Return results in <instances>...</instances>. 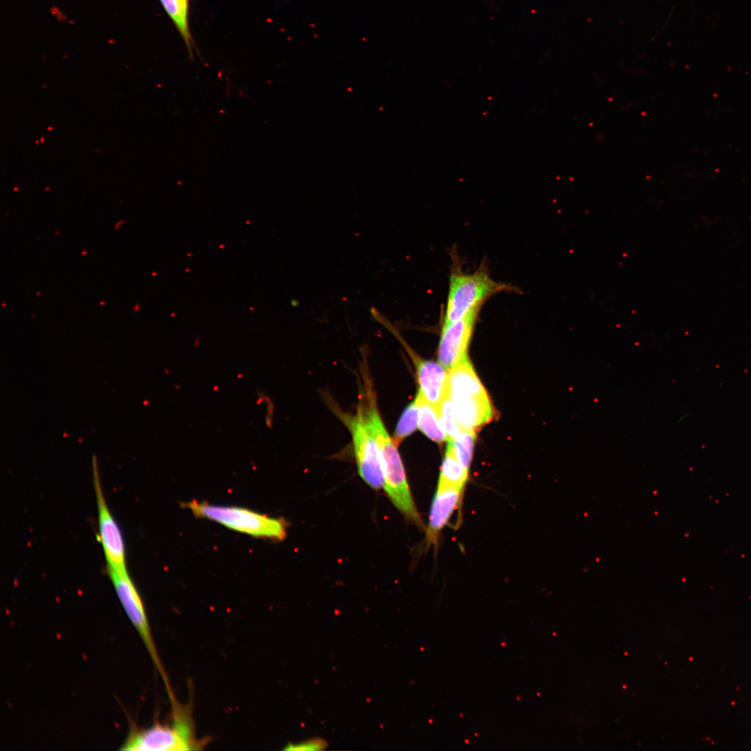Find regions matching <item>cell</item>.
<instances>
[{
	"label": "cell",
	"instance_id": "6da1fadb",
	"mask_svg": "<svg viewBox=\"0 0 751 751\" xmlns=\"http://www.w3.org/2000/svg\"><path fill=\"white\" fill-rule=\"evenodd\" d=\"M365 414L378 446L383 471V488L394 506L418 527L423 523L414 503L398 445L389 435L380 417L376 399L368 389L362 401Z\"/></svg>",
	"mask_w": 751,
	"mask_h": 751
},
{
	"label": "cell",
	"instance_id": "7a4b0ae2",
	"mask_svg": "<svg viewBox=\"0 0 751 751\" xmlns=\"http://www.w3.org/2000/svg\"><path fill=\"white\" fill-rule=\"evenodd\" d=\"M171 716L169 723L155 722L147 728L134 725L120 750L131 751H181L202 750L209 739H200L195 733L192 712L175 695L170 699Z\"/></svg>",
	"mask_w": 751,
	"mask_h": 751
},
{
	"label": "cell",
	"instance_id": "3957f363",
	"mask_svg": "<svg viewBox=\"0 0 751 751\" xmlns=\"http://www.w3.org/2000/svg\"><path fill=\"white\" fill-rule=\"evenodd\" d=\"M517 291L510 284L493 280L484 263L471 273L463 272L455 264L449 276L444 323L458 321L471 311L481 309L486 300L499 293Z\"/></svg>",
	"mask_w": 751,
	"mask_h": 751
},
{
	"label": "cell",
	"instance_id": "277c9868",
	"mask_svg": "<svg viewBox=\"0 0 751 751\" xmlns=\"http://www.w3.org/2000/svg\"><path fill=\"white\" fill-rule=\"evenodd\" d=\"M448 394L462 430H473L494 416L490 398L469 360L449 371Z\"/></svg>",
	"mask_w": 751,
	"mask_h": 751
},
{
	"label": "cell",
	"instance_id": "5b68a950",
	"mask_svg": "<svg viewBox=\"0 0 751 751\" xmlns=\"http://www.w3.org/2000/svg\"><path fill=\"white\" fill-rule=\"evenodd\" d=\"M196 517L207 518L254 537L283 540L288 524L283 518L269 517L236 506H223L193 500L184 503Z\"/></svg>",
	"mask_w": 751,
	"mask_h": 751
},
{
	"label": "cell",
	"instance_id": "8992f818",
	"mask_svg": "<svg viewBox=\"0 0 751 751\" xmlns=\"http://www.w3.org/2000/svg\"><path fill=\"white\" fill-rule=\"evenodd\" d=\"M334 411L350 431L360 477L374 490L383 487L384 477L379 449L368 423L362 401L355 414L339 410Z\"/></svg>",
	"mask_w": 751,
	"mask_h": 751
},
{
	"label": "cell",
	"instance_id": "52a82bcc",
	"mask_svg": "<svg viewBox=\"0 0 751 751\" xmlns=\"http://www.w3.org/2000/svg\"><path fill=\"white\" fill-rule=\"evenodd\" d=\"M107 570L125 613L143 642L154 666L163 678L167 691L170 690L168 678L158 654L145 606L137 588L127 570Z\"/></svg>",
	"mask_w": 751,
	"mask_h": 751
},
{
	"label": "cell",
	"instance_id": "ba28073f",
	"mask_svg": "<svg viewBox=\"0 0 751 751\" xmlns=\"http://www.w3.org/2000/svg\"><path fill=\"white\" fill-rule=\"evenodd\" d=\"M99 540L103 547L107 568L126 570L125 549L120 528L111 515L104 496L96 460L92 461Z\"/></svg>",
	"mask_w": 751,
	"mask_h": 751
},
{
	"label": "cell",
	"instance_id": "9c48e42d",
	"mask_svg": "<svg viewBox=\"0 0 751 751\" xmlns=\"http://www.w3.org/2000/svg\"><path fill=\"white\" fill-rule=\"evenodd\" d=\"M480 309L471 311L458 321L443 324L438 360L448 371L468 359L467 349Z\"/></svg>",
	"mask_w": 751,
	"mask_h": 751
},
{
	"label": "cell",
	"instance_id": "30bf717a",
	"mask_svg": "<svg viewBox=\"0 0 751 751\" xmlns=\"http://www.w3.org/2000/svg\"><path fill=\"white\" fill-rule=\"evenodd\" d=\"M409 353L416 369L417 394L438 407L448 395L449 371L439 363L423 360L412 351Z\"/></svg>",
	"mask_w": 751,
	"mask_h": 751
},
{
	"label": "cell",
	"instance_id": "8fae6325",
	"mask_svg": "<svg viewBox=\"0 0 751 751\" xmlns=\"http://www.w3.org/2000/svg\"><path fill=\"white\" fill-rule=\"evenodd\" d=\"M463 490L458 488L437 489L434 495L426 529V542L435 544L441 530L446 524L456 509Z\"/></svg>",
	"mask_w": 751,
	"mask_h": 751
},
{
	"label": "cell",
	"instance_id": "7c38bea8",
	"mask_svg": "<svg viewBox=\"0 0 751 751\" xmlns=\"http://www.w3.org/2000/svg\"><path fill=\"white\" fill-rule=\"evenodd\" d=\"M419 407V430L430 439L442 443L448 440L439 417L438 407L427 402L418 394L416 397Z\"/></svg>",
	"mask_w": 751,
	"mask_h": 751
},
{
	"label": "cell",
	"instance_id": "4fadbf2b",
	"mask_svg": "<svg viewBox=\"0 0 751 751\" xmlns=\"http://www.w3.org/2000/svg\"><path fill=\"white\" fill-rule=\"evenodd\" d=\"M466 471L456 459L451 448L447 445L442 462L437 489L458 488L464 490L468 479Z\"/></svg>",
	"mask_w": 751,
	"mask_h": 751
},
{
	"label": "cell",
	"instance_id": "5bb4252c",
	"mask_svg": "<svg viewBox=\"0 0 751 751\" xmlns=\"http://www.w3.org/2000/svg\"><path fill=\"white\" fill-rule=\"evenodd\" d=\"M474 440V430H462L456 438L449 441L448 444L456 459L467 471L471 462Z\"/></svg>",
	"mask_w": 751,
	"mask_h": 751
},
{
	"label": "cell",
	"instance_id": "9a60e30c",
	"mask_svg": "<svg viewBox=\"0 0 751 751\" xmlns=\"http://www.w3.org/2000/svg\"><path fill=\"white\" fill-rule=\"evenodd\" d=\"M418 421L419 407L415 398L405 407L396 424L392 438L397 445L414 432Z\"/></svg>",
	"mask_w": 751,
	"mask_h": 751
},
{
	"label": "cell",
	"instance_id": "2e32d148",
	"mask_svg": "<svg viewBox=\"0 0 751 751\" xmlns=\"http://www.w3.org/2000/svg\"><path fill=\"white\" fill-rule=\"evenodd\" d=\"M438 412L442 427L448 437V441L454 439L460 435L462 429L457 421L449 394L438 406Z\"/></svg>",
	"mask_w": 751,
	"mask_h": 751
},
{
	"label": "cell",
	"instance_id": "e0dca14e",
	"mask_svg": "<svg viewBox=\"0 0 751 751\" xmlns=\"http://www.w3.org/2000/svg\"><path fill=\"white\" fill-rule=\"evenodd\" d=\"M327 743L325 741L320 738H313L307 740L297 743L288 744L284 750H321L325 748Z\"/></svg>",
	"mask_w": 751,
	"mask_h": 751
},
{
	"label": "cell",
	"instance_id": "ac0fdd59",
	"mask_svg": "<svg viewBox=\"0 0 751 751\" xmlns=\"http://www.w3.org/2000/svg\"><path fill=\"white\" fill-rule=\"evenodd\" d=\"M122 223H123V222H122V221L117 223V224H116V225H115V229H118V228H119V227H120V225L121 224H122Z\"/></svg>",
	"mask_w": 751,
	"mask_h": 751
},
{
	"label": "cell",
	"instance_id": "d6986e66",
	"mask_svg": "<svg viewBox=\"0 0 751 751\" xmlns=\"http://www.w3.org/2000/svg\"><path fill=\"white\" fill-rule=\"evenodd\" d=\"M87 253H88V252H84V251H83V252H81V254H82V255H86V254H87Z\"/></svg>",
	"mask_w": 751,
	"mask_h": 751
},
{
	"label": "cell",
	"instance_id": "ffe728a7",
	"mask_svg": "<svg viewBox=\"0 0 751 751\" xmlns=\"http://www.w3.org/2000/svg\"><path fill=\"white\" fill-rule=\"evenodd\" d=\"M102 304H106V302H101V305H102Z\"/></svg>",
	"mask_w": 751,
	"mask_h": 751
}]
</instances>
